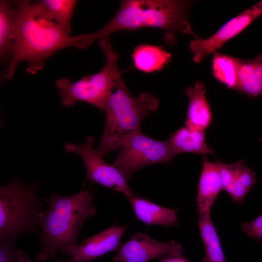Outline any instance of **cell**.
<instances>
[{"label": "cell", "instance_id": "1", "mask_svg": "<svg viewBox=\"0 0 262 262\" xmlns=\"http://www.w3.org/2000/svg\"><path fill=\"white\" fill-rule=\"evenodd\" d=\"M16 7L15 43L11 59L3 72L5 79L13 77L21 62H28L27 72L35 74L57 51L69 47L78 49L89 47L85 34L67 33L48 16L41 0L33 3L22 0Z\"/></svg>", "mask_w": 262, "mask_h": 262}, {"label": "cell", "instance_id": "13", "mask_svg": "<svg viewBox=\"0 0 262 262\" xmlns=\"http://www.w3.org/2000/svg\"><path fill=\"white\" fill-rule=\"evenodd\" d=\"M222 190V183L216 164L209 161L207 156H204L196 198L198 213L210 212Z\"/></svg>", "mask_w": 262, "mask_h": 262}, {"label": "cell", "instance_id": "30", "mask_svg": "<svg viewBox=\"0 0 262 262\" xmlns=\"http://www.w3.org/2000/svg\"><path fill=\"white\" fill-rule=\"evenodd\" d=\"M258 140H259V141H262V137L259 138L258 139Z\"/></svg>", "mask_w": 262, "mask_h": 262}, {"label": "cell", "instance_id": "5", "mask_svg": "<svg viewBox=\"0 0 262 262\" xmlns=\"http://www.w3.org/2000/svg\"><path fill=\"white\" fill-rule=\"evenodd\" d=\"M38 181L30 185L20 178L0 187V241L29 233L40 237L39 222L45 209L37 194Z\"/></svg>", "mask_w": 262, "mask_h": 262}, {"label": "cell", "instance_id": "24", "mask_svg": "<svg viewBox=\"0 0 262 262\" xmlns=\"http://www.w3.org/2000/svg\"><path fill=\"white\" fill-rule=\"evenodd\" d=\"M235 181L250 191L257 181L256 174L246 165L241 170Z\"/></svg>", "mask_w": 262, "mask_h": 262}, {"label": "cell", "instance_id": "2", "mask_svg": "<svg viewBox=\"0 0 262 262\" xmlns=\"http://www.w3.org/2000/svg\"><path fill=\"white\" fill-rule=\"evenodd\" d=\"M45 200L48 207L39 222L41 247L36 262L54 260L59 253L71 257L84 222L97 212L89 190L70 196L54 193Z\"/></svg>", "mask_w": 262, "mask_h": 262}, {"label": "cell", "instance_id": "27", "mask_svg": "<svg viewBox=\"0 0 262 262\" xmlns=\"http://www.w3.org/2000/svg\"><path fill=\"white\" fill-rule=\"evenodd\" d=\"M17 252L21 262H32L29 257L25 253L18 249ZM53 260V262H74L71 259L70 260H60L56 258Z\"/></svg>", "mask_w": 262, "mask_h": 262}, {"label": "cell", "instance_id": "14", "mask_svg": "<svg viewBox=\"0 0 262 262\" xmlns=\"http://www.w3.org/2000/svg\"><path fill=\"white\" fill-rule=\"evenodd\" d=\"M129 200L137 219L147 225L169 228L177 224L176 210L160 206L137 194Z\"/></svg>", "mask_w": 262, "mask_h": 262}, {"label": "cell", "instance_id": "28", "mask_svg": "<svg viewBox=\"0 0 262 262\" xmlns=\"http://www.w3.org/2000/svg\"><path fill=\"white\" fill-rule=\"evenodd\" d=\"M247 235L257 241H260L262 239V228L253 230L248 233Z\"/></svg>", "mask_w": 262, "mask_h": 262}, {"label": "cell", "instance_id": "6", "mask_svg": "<svg viewBox=\"0 0 262 262\" xmlns=\"http://www.w3.org/2000/svg\"><path fill=\"white\" fill-rule=\"evenodd\" d=\"M99 42L105 57V64L100 71L85 75L75 82L65 77L56 82L61 103L65 107H72L76 102L82 101L96 106L104 113L111 94L122 77L118 66V56L109 38Z\"/></svg>", "mask_w": 262, "mask_h": 262}, {"label": "cell", "instance_id": "11", "mask_svg": "<svg viewBox=\"0 0 262 262\" xmlns=\"http://www.w3.org/2000/svg\"><path fill=\"white\" fill-rule=\"evenodd\" d=\"M127 227L113 226L77 245L72 251L74 262H90L117 248Z\"/></svg>", "mask_w": 262, "mask_h": 262}, {"label": "cell", "instance_id": "9", "mask_svg": "<svg viewBox=\"0 0 262 262\" xmlns=\"http://www.w3.org/2000/svg\"><path fill=\"white\" fill-rule=\"evenodd\" d=\"M262 14V0L229 20L209 38L203 39L198 37L193 40L190 48L194 53L193 61L199 63L208 54L242 32Z\"/></svg>", "mask_w": 262, "mask_h": 262}, {"label": "cell", "instance_id": "3", "mask_svg": "<svg viewBox=\"0 0 262 262\" xmlns=\"http://www.w3.org/2000/svg\"><path fill=\"white\" fill-rule=\"evenodd\" d=\"M189 3L174 0H123L110 21L96 32L85 33L87 42L90 46L95 41L109 38L115 32L145 27L164 30L168 42L173 41L178 31L196 37L186 18Z\"/></svg>", "mask_w": 262, "mask_h": 262}, {"label": "cell", "instance_id": "23", "mask_svg": "<svg viewBox=\"0 0 262 262\" xmlns=\"http://www.w3.org/2000/svg\"><path fill=\"white\" fill-rule=\"evenodd\" d=\"M18 236H15L0 241V262H20L16 242Z\"/></svg>", "mask_w": 262, "mask_h": 262}, {"label": "cell", "instance_id": "12", "mask_svg": "<svg viewBox=\"0 0 262 262\" xmlns=\"http://www.w3.org/2000/svg\"><path fill=\"white\" fill-rule=\"evenodd\" d=\"M185 93L189 99L185 126L205 131L213 120L210 104L205 96V84L202 82H196L194 86L186 89Z\"/></svg>", "mask_w": 262, "mask_h": 262}, {"label": "cell", "instance_id": "8", "mask_svg": "<svg viewBox=\"0 0 262 262\" xmlns=\"http://www.w3.org/2000/svg\"><path fill=\"white\" fill-rule=\"evenodd\" d=\"M94 140V137L90 136L83 144L66 143L64 149L67 153H75L82 158L85 166L87 179L121 192L128 199L134 196L136 194L121 171L113 164L105 162L97 149L93 148Z\"/></svg>", "mask_w": 262, "mask_h": 262}, {"label": "cell", "instance_id": "29", "mask_svg": "<svg viewBox=\"0 0 262 262\" xmlns=\"http://www.w3.org/2000/svg\"><path fill=\"white\" fill-rule=\"evenodd\" d=\"M161 262H187V261L179 256H172V257L164 259Z\"/></svg>", "mask_w": 262, "mask_h": 262}, {"label": "cell", "instance_id": "20", "mask_svg": "<svg viewBox=\"0 0 262 262\" xmlns=\"http://www.w3.org/2000/svg\"><path fill=\"white\" fill-rule=\"evenodd\" d=\"M213 77L229 88L236 90L238 58L216 51L213 52Z\"/></svg>", "mask_w": 262, "mask_h": 262}, {"label": "cell", "instance_id": "10", "mask_svg": "<svg viewBox=\"0 0 262 262\" xmlns=\"http://www.w3.org/2000/svg\"><path fill=\"white\" fill-rule=\"evenodd\" d=\"M182 252L181 245L174 241L161 243L146 233H136L119 249L113 261L148 262L167 254L179 256Z\"/></svg>", "mask_w": 262, "mask_h": 262}, {"label": "cell", "instance_id": "22", "mask_svg": "<svg viewBox=\"0 0 262 262\" xmlns=\"http://www.w3.org/2000/svg\"><path fill=\"white\" fill-rule=\"evenodd\" d=\"M215 163L220 176L224 190L235 181L241 170L246 166L245 162L243 160L228 164L216 160Z\"/></svg>", "mask_w": 262, "mask_h": 262}, {"label": "cell", "instance_id": "7", "mask_svg": "<svg viewBox=\"0 0 262 262\" xmlns=\"http://www.w3.org/2000/svg\"><path fill=\"white\" fill-rule=\"evenodd\" d=\"M113 164L129 180L137 170L159 163H169L176 155L169 139L160 141L149 137L139 129L123 142Z\"/></svg>", "mask_w": 262, "mask_h": 262}, {"label": "cell", "instance_id": "17", "mask_svg": "<svg viewBox=\"0 0 262 262\" xmlns=\"http://www.w3.org/2000/svg\"><path fill=\"white\" fill-rule=\"evenodd\" d=\"M16 7L7 1H0V60L7 64L12 58L15 39Z\"/></svg>", "mask_w": 262, "mask_h": 262}, {"label": "cell", "instance_id": "15", "mask_svg": "<svg viewBox=\"0 0 262 262\" xmlns=\"http://www.w3.org/2000/svg\"><path fill=\"white\" fill-rule=\"evenodd\" d=\"M236 90L252 97L262 95V53L252 60L238 59Z\"/></svg>", "mask_w": 262, "mask_h": 262}, {"label": "cell", "instance_id": "26", "mask_svg": "<svg viewBox=\"0 0 262 262\" xmlns=\"http://www.w3.org/2000/svg\"><path fill=\"white\" fill-rule=\"evenodd\" d=\"M262 228V214L254 220L243 223L241 227L243 231L248 234L250 232Z\"/></svg>", "mask_w": 262, "mask_h": 262}, {"label": "cell", "instance_id": "4", "mask_svg": "<svg viewBox=\"0 0 262 262\" xmlns=\"http://www.w3.org/2000/svg\"><path fill=\"white\" fill-rule=\"evenodd\" d=\"M159 104V99L149 92H143L134 97L120 78L104 112L106 123L97 149L98 154L104 158L121 147L129 135L140 129L142 120L158 109Z\"/></svg>", "mask_w": 262, "mask_h": 262}, {"label": "cell", "instance_id": "25", "mask_svg": "<svg viewBox=\"0 0 262 262\" xmlns=\"http://www.w3.org/2000/svg\"><path fill=\"white\" fill-rule=\"evenodd\" d=\"M224 190L230 195L234 202L239 204L244 202L246 196L249 191L236 181H234Z\"/></svg>", "mask_w": 262, "mask_h": 262}, {"label": "cell", "instance_id": "21", "mask_svg": "<svg viewBox=\"0 0 262 262\" xmlns=\"http://www.w3.org/2000/svg\"><path fill=\"white\" fill-rule=\"evenodd\" d=\"M48 16L67 33L71 32V20L77 3L75 0H41Z\"/></svg>", "mask_w": 262, "mask_h": 262}, {"label": "cell", "instance_id": "19", "mask_svg": "<svg viewBox=\"0 0 262 262\" xmlns=\"http://www.w3.org/2000/svg\"><path fill=\"white\" fill-rule=\"evenodd\" d=\"M198 226L205 256L203 262H226L220 240L212 221L210 212L199 213Z\"/></svg>", "mask_w": 262, "mask_h": 262}, {"label": "cell", "instance_id": "16", "mask_svg": "<svg viewBox=\"0 0 262 262\" xmlns=\"http://www.w3.org/2000/svg\"><path fill=\"white\" fill-rule=\"evenodd\" d=\"M205 131L190 128L186 126L171 135L169 139L176 154L193 153L206 156L213 155L215 151L206 142Z\"/></svg>", "mask_w": 262, "mask_h": 262}, {"label": "cell", "instance_id": "18", "mask_svg": "<svg viewBox=\"0 0 262 262\" xmlns=\"http://www.w3.org/2000/svg\"><path fill=\"white\" fill-rule=\"evenodd\" d=\"M132 57L136 69L151 73L162 70L170 62L171 54L160 46L140 44L134 49Z\"/></svg>", "mask_w": 262, "mask_h": 262}]
</instances>
